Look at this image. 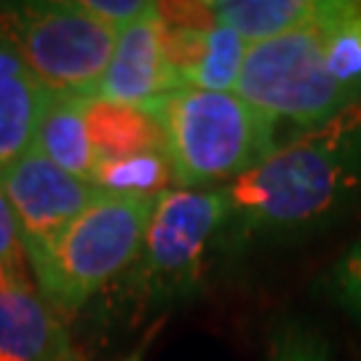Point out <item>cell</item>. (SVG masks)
Here are the masks:
<instances>
[{"label": "cell", "instance_id": "7", "mask_svg": "<svg viewBox=\"0 0 361 361\" xmlns=\"http://www.w3.org/2000/svg\"><path fill=\"white\" fill-rule=\"evenodd\" d=\"M0 188L11 204L25 255L49 244L104 195L102 188L59 169L35 147L0 171Z\"/></svg>", "mask_w": 361, "mask_h": 361}, {"label": "cell", "instance_id": "19", "mask_svg": "<svg viewBox=\"0 0 361 361\" xmlns=\"http://www.w3.org/2000/svg\"><path fill=\"white\" fill-rule=\"evenodd\" d=\"M0 262L13 271L16 276L27 279V255L25 246H22V235H19V228H16V219H13L11 204L0 188Z\"/></svg>", "mask_w": 361, "mask_h": 361}, {"label": "cell", "instance_id": "16", "mask_svg": "<svg viewBox=\"0 0 361 361\" xmlns=\"http://www.w3.org/2000/svg\"><path fill=\"white\" fill-rule=\"evenodd\" d=\"M91 182L104 193L161 195L171 190L169 185L174 182V171L166 153H142L97 164Z\"/></svg>", "mask_w": 361, "mask_h": 361}, {"label": "cell", "instance_id": "12", "mask_svg": "<svg viewBox=\"0 0 361 361\" xmlns=\"http://www.w3.org/2000/svg\"><path fill=\"white\" fill-rule=\"evenodd\" d=\"M86 123L97 164L142 153H166L161 123L142 107L91 99Z\"/></svg>", "mask_w": 361, "mask_h": 361}, {"label": "cell", "instance_id": "8", "mask_svg": "<svg viewBox=\"0 0 361 361\" xmlns=\"http://www.w3.org/2000/svg\"><path fill=\"white\" fill-rule=\"evenodd\" d=\"M177 89H182V80L169 65L161 11L158 3H153L145 16L118 35L113 59L104 70L94 99L147 107Z\"/></svg>", "mask_w": 361, "mask_h": 361}, {"label": "cell", "instance_id": "13", "mask_svg": "<svg viewBox=\"0 0 361 361\" xmlns=\"http://www.w3.org/2000/svg\"><path fill=\"white\" fill-rule=\"evenodd\" d=\"M209 8L214 22L255 46L310 25L324 0H212Z\"/></svg>", "mask_w": 361, "mask_h": 361}, {"label": "cell", "instance_id": "9", "mask_svg": "<svg viewBox=\"0 0 361 361\" xmlns=\"http://www.w3.org/2000/svg\"><path fill=\"white\" fill-rule=\"evenodd\" d=\"M0 361H80L65 326L30 286L0 292Z\"/></svg>", "mask_w": 361, "mask_h": 361}, {"label": "cell", "instance_id": "2", "mask_svg": "<svg viewBox=\"0 0 361 361\" xmlns=\"http://www.w3.org/2000/svg\"><path fill=\"white\" fill-rule=\"evenodd\" d=\"M182 190H219L279 147V126L238 94L182 86L147 107Z\"/></svg>", "mask_w": 361, "mask_h": 361}, {"label": "cell", "instance_id": "14", "mask_svg": "<svg viewBox=\"0 0 361 361\" xmlns=\"http://www.w3.org/2000/svg\"><path fill=\"white\" fill-rule=\"evenodd\" d=\"M319 27L329 75L353 102H361V0H326Z\"/></svg>", "mask_w": 361, "mask_h": 361}, {"label": "cell", "instance_id": "15", "mask_svg": "<svg viewBox=\"0 0 361 361\" xmlns=\"http://www.w3.org/2000/svg\"><path fill=\"white\" fill-rule=\"evenodd\" d=\"M246 51H249V43L244 38H238L233 30L214 22L190 70L182 75V86L235 94V83L241 75Z\"/></svg>", "mask_w": 361, "mask_h": 361}, {"label": "cell", "instance_id": "21", "mask_svg": "<svg viewBox=\"0 0 361 361\" xmlns=\"http://www.w3.org/2000/svg\"><path fill=\"white\" fill-rule=\"evenodd\" d=\"M16 286H30V281L22 279V276H16L13 271H8V268L0 262V292H3V289H16Z\"/></svg>", "mask_w": 361, "mask_h": 361}, {"label": "cell", "instance_id": "3", "mask_svg": "<svg viewBox=\"0 0 361 361\" xmlns=\"http://www.w3.org/2000/svg\"><path fill=\"white\" fill-rule=\"evenodd\" d=\"M158 195L104 193L49 244L27 252L40 297L78 310L137 262Z\"/></svg>", "mask_w": 361, "mask_h": 361}, {"label": "cell", "instance_id": "10", "mask_svg": "<svg viewBox=\"0 0 361 361\" xmlns=\"http://www.w3.org/2000/svg\"><path fill=\"white\" fill-rule=\"evenodd\" d=\"M49 91L27 73L22 56L0 32V171L35 147Z\"/></svg>", "mask_w": 361, "mask_h": 361}, {"label": "cell", "instance_id": "20", "mask_svg": "<svg viewBox=\"0 0 361 361\" xmlns=\"http://www.w3.org/2000/svg\"><path fill=\"white\" fill-rule=\"evenodd\" d=\"M83 6H86L97 19H102L107 27L123 32V30L134 25L140 16H145L153 3H147V0H83Z\"/></svg>", "mask_w": 361, "mask_h": 361}, {"label": "cell", "instance_id": "4", "mask_svg": "<svg viewBox=\"0 0 361 361\" xmlns=\"http://www.w3.org/2000/svg\"><path fill=\"white\" fill-rule=\"evenodd\" d=\"M0 32L43 89L78 97H97L121 35L83 0L6 3L0 6Z\"/></svg>", "mask_w": 361, "mask_h": 361}, {"label": "cell", "instance_id": "18", "mask_svg": "<svg viewBox=\"0 0 361 361\" xmlns=\"http://www.w3.org/2000/svg\"><path fill=\"white\" fill-rule=\"evenodd\" d=\"M326 289L337 305L361 319V238L332 265Z\"/></svg>", "mask_w": 361, "mask_h": 361}, {"label": "cell", "instance_id": "17", "mask_svg": "<svg viewBox=\"0 0 361 361\" xmlns=\"http://www.w3.org/2000/svg\"><path fill=\"white\" fill-rule=\"evenodd\" d=\"M271 361H332L329 345L316 329L302 324H284L271 343Z\"/></svg>", "mask_w": 361, "mask_h": 361}, {"label": "cell", "instance_id": "5", "mask_svg": "<svg viewBox=\"0 0 361 361\" xmlns=\"http://www.w3.org/2000/svg\"><path fill=\"white\" fill-rule=\"evenodd\" d=\"M319 16L295 32L249 46L235 83V94L246 104L279 129L286 123L297 134L324 126L356 104L326 70Z\"/></svg>", "mask_w": 361, "mask_h": 361}, {"label": "cell", "instance_id": "6", "mask_svg": "<svg viewBox=\"0 0 361 361\" xmlns=\"http://www.w3.org/2000/svg\"><path fill=\"white\" fill-rule=\"evenodd\" d=\"M228 231V201L219 190L171 188L155 198L142 252L137 257V286L147 297L190 292L207 271L212 249Z\"/></svg>", "mask_w": 361, "mask_h": 361}, {"label": "cell", "instance_id": "11", "mask_svg": "<svg viewBox=\"0 0 361 361\" xmlns=\"http://www.w3.org/2000/svg\"><path fill=\"white\" fill-rule=\"evenodd\" d=\"M94 97L78 94H51L46 97L35 134V150L54 161L59 169L80 180H94V147H91L86 113Z\"/></svg>", "mask_w": 361, "mask_h": 361}, {"label": "cell", "instance_id": "22", "mask_svg": "<svg viewBox=\"0 0 361 361\" xmlns=\"http://www.w3.org/2000/svg\"><path fill=\"white\" fill-rule=\"evenodd\" d=\"M129 361H140V353H137V356H131V359Z\"/></svg>", "mask_w": 361, "mask_h": 361}, {"label": "cell", "instance_id": "1", "mask_svg": "<svg viewBox=\"0 0 361 361\" xmlns=\"http://www.w3.org/2000/svg\"><path fill=\"white\" fill-rule=\"evenodd\" d=\"M222 193L235 241L308 235L345 217L361 204V102L289 137Z\"/></svg>", "mask_w": 361, "mask_h": 361}]
</instances>
